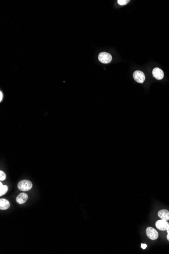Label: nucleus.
<instances>
[{
  "instance_id": "f8f14e48",
  "label": "nucleus",
  "mask_w": 169,
  "mask_h": 254,
  "mask_svg": "<svg viewBox=\"0 0 169 254\" xmlns=\"http://www.w3.org/2000/svg\"><path fill=\"white\" fill-rule=\"evenodd\" d=\"M6 178V176L5 173H4V172L2 171H0V180L1 181H3L5 180Z\"/></svg>"
},
{
  "instance_id": "0eeeda50",
  "label": "nucleus",
  "mask_w": 169,
  "mask_h": 254,
  "mask_svg": "<svg viewBox=\"0 0 169 254\" xmlns=\"http://www.w3.org/2000/svg\"><path fill=\"white\" fill-rule=\"evenodd\" d=\"M28 199V195L25 193H21L16 198V201L18 204H22L25 203Z\"/></svg>"
},
{
  "instance_id": "f257e3e1",
  "label": "nucleus",
  "mask_w": 169,
  "mask_h": 254,
  "mask_svg": "<svg viewBox=\"0 0 169 254\" xmlns=\"http://www.w3.org/2000/svg\"><path fill=\"white\" fill-rule=\"evenodd\" d=\"M18 189L22 191H27L30 190L32 188V184L31 181L26 180H22L18 183Z\"/></svg>"
},
{
  "instance_id": "9d476101",
  "label": "nucleus",
  "mask_w": 169,
  "mask_h": 254,
  "mask_svg": "<svg viewBox=\"0 0 169 254\" xmlns=\"http://www.w3.org/2000/svg\"><path fill=\"white\" fill-rule=\"evenodd\" d=\"M8 188L7 186L3 185L2 183H0V196H2L7 192Z\"/></svg>"
},
{
  "instance_id": "423d86ee",
  "label": "nucleus",
  "mask_w": 169,
  "mask_h": 254,
  "mask_svg": "<svg viewBox=\"0 0 169 254\" xmlns=\"http://www.w3.org/2000/svg\"><path fill=\"white\" fill-rule=\"evenodd\" d=\"M153 75L157 80H162L164 77V73L161 69L158 68H155L153 71Z\"/></svg>"
},
{
  "instance_id": "4468645a",
  "label": "nucleus",
  "mask_w": 169,
  "mask_h": 254,
  "mask_svg": "<svg viewBox=\"0 0 169 254\" xmlns=\"http://www.w3.org/2000/svg\"><path fill=\"white\" fill-rule=\"evenodd\" d=\"M3 97V94H2V91H0V101H2Z\"/></svg>"
},
{
  "instance_id": "1a4fd4ad",
  "label": "nucleus",
  "mask_w": 169,
  "mask_h": 254,
  "mask_svg": "<svg viewBox=\"0 0 169 254\" xmlns=\"http://www.w3.org/2000/svg\"><path fill=\"white\" fill-rule=\"evenodd\" d=\"M10 207V204L7 200L5 199H0V209L2 210H6L9 209Z\"/></svg>"
},
{
  "instance_id": "6e6552de",
  "label": "nucleus",
  "mask_w": 169,
  "mask_h": 254,
  "mask_svg": "<svg viewBox=\"0 0 169 254\" xmlns=\"http://www.w3.org/2000/svg\"><path fill=\"white\" fill-rule=\"evenodd\" d=\"M158 217L160 219L168 221L169 220V211L167 209H161L158 212Z\"/></svg>"
},
{
  "instance_id": "9b49d317",
  "label": "nucleus",
  "mask_w": 169,
  "mask_h": 254,
  "mask_svg": "<svg viewBox=\"0 0 169 254\" xmlns=\"http://www.w3.org/2000/svg\"><path fill=\"white\" fill-rule=\"evenodd\" d=\"M130 2L129 0H118L117 3L121 6L125 5Z\"/></svg>"
},
{
  "instance_id": "ddd939ff",
  "label": "nucleus",
  "mask_w": 169,
  "mask_h": 254,
  "mask_svg": "<svg viewBox=\"0 0 169 254\" xmlns=\"http://www.w3.org/2000/svg\"><path fill=\"white\" fill-rule=\"evenodd\" d=\"M141 247L142 248V249L145 250L147 248V245L146 244H144V243H141Z\"/></svg>"
},
{
  "instance_id": "20e7f679",
  "label": "nucleus",
  "mask_w": 169,
  "mask_h": 254,
  "mask_svg": "<svg viewBox=\"0 0 169 254\" xmlns=\"http://www.w3.org/2000/svg\"><path fill=\"white\" fill-rule=\"evenodd\" d=\"M133 77L135 81L139 83H143L145 80V76L140 71H136L133 73Z\"/></svg>"
},
{
  "instance_id": "7ed1b4c3",
  "label": "nucleus",
  "mask_w": 169,
  "mask_h": 254,
  "mask_svg": "<svg viewBox=\"0 0 169 254\" xmlns=\"http://www.w3.org/2000/svg\"><path fill=\"white\" fill-rule=\"evenodd\" d=\"M98 60L100 63H109L112 60V56L111 54L108 53L102 52L101 53L98 55Z\"/></svg>"
},
{
  "instance_id": "2eb2a0df",
  "label": "nucleus",
  "mask_w": 169,
  "mask_h": 254,
  "mask_svg": "<svg viewBox=\"0 0 169 254\" xmlns=\"http://www.w3.org/2000/svg\"><path fill=\"white\" fill-rule=\"evenodd\" d=\"M167 240H168V241H169V227L168 228V229L167 230Z\"/></svg>"
},
{
  "instance_id": "f03ea898",
  "label": "nucleus",
  "mask_w": 169,
  "mask_h": 254,
  "mask_svg": "<svg viewBox=\"0 0 169 254\" xmlns=\"http://www.w3.org/2000/svg\"><path fill=\"white\" fill-rule=\"evenodd\" d=\"M146 234L150 240H155L158 237V232L153 227H149L146 230Z\"/></svg>"
},
{
  "instance_id": "39448f33",
  "label": "nucleus",
  "mask_w": 169,
  "mask_h": 254,
  "mask_svg": "<svg viewBox=\"0 0 169 254\" xmlns=\"http://www.w3.org/2000/svg\"><path fill=\"white\" fill-rule=\"evenodd\" d=\"M155 226L158 230L161 231L167 230L169 227V224L167 221L160 220L157 221L155 223Z\"/></svg>"
}]
</instances>
